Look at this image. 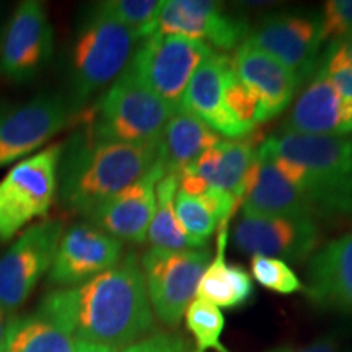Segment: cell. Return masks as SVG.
<instances>
[{
    "mask_svg": "<svg viewBox=\"0 0 352 352\" xmlns=\"http://www.w3.org/2000/svg\"><path fill=\"white\" fill-rule=\"evenodd\" d=\"M226 104L233 118L250 131H254L259 122L267 121L261 100L240 80L233 70L232 60L226 76Z\"/></svg>",
    "mask_w": 352,
    "mask_h": 352,
    "instance_id": "f1b7e54d",
    "label": "cell"
},
{
    "mask_svg": "<svg viewBox=\"0 0 352 352\" xmlns=\"http://www.w3.org/2000/svg\"><path fill=\"white\" fill-rule=\"evenodd\" d=\"M158 140L124 144L98 140L83 127L63 144L57 191L64 209L83 217L135 183L155 165Z\"/></svg>",
    "mask_w": 352,
    "mask_h": 352,
    "instance_id": "7a4b0ae2",
    "label": "cell"
},
{
    "mask_svg": "<svg viewBox=\"0 0 352 352\" xmlns=\"http://www.w3.org/2000/svg\"><path fill=\"white\" fill-rule=\"evenodd\" d=\"M10 318L12 316L6 314V311L0 308V352H3V342H6V333H7V327Z\"/></svg>",
    "mask_w": 352,
    "mask_h": 352,
    "instance_id": "8d00e7d4",
    "label": "cell"
},
{
    "mask_svg": "<svg viewBox=\"0 0 352 352\" xmlns=\"http://www.w3.org/2000/svg\"><path fill=\"white\" fill-rule=\"evenodd\" d=\"M233 243L241 253L302 263L316 252L320 228L315 219L270 217L243 212L233 228Z\"/></svg>",
    "mask_w": 352,
    "mask_h": 352,
    "instance_id": "4fadbf2b",
    "label": "cell"
},
{
    "mask_svg": "<svg viewBox=\"0 0 352 352\" xmlns=\"http://www.w3.org/2000/svg\"><path fill=\"white\" fill-rule=\"evenodd\" d=\"M184 314H186V327L196 342L192 352H228L220 341L226 328V316L220 308L202 298H195Z\"/></svg>",
    "mask_w": 352,
    "mask_h": 352,
    "instance_id": "83f0119b",
    "label": "cell"
},
{
    "mask_svg": "<svg viewBox=\"0 0 352 352\" xmlns=\"http://www.w3.org/2000/svg\"><path fill=\"white\" fill-rule=\"evenodd\" d=\"M250 32L245 20L227 15L210 0H166L157 21V33L195 39L220 51L239 47Z\"/></svg>",
    "mask_w": 352,
    "mask_h": 352,
    "instance_id": "9a60e30c",
    "label": "cell"
},
{
    "mask_svg": "<svg viewBox=\"0 0 352 352\" xmlns=\"http://www.w3.org/2000/svg\"><path fill=\"white\" fill-rule=\"evenodd\" d=\"M252 272L254 279L263 287L270 289L272 292L290 296V294L305 290V285L300 283V279H298L292 267L283 259L271 256H253Z\"/></svg>",
    "mask_w": 352,
    "mask_h": 352,
    "instance_id": "f546056e",
    "label": "cell"
},
{
    "mask_svg": "<svg viewBox=\"0 0 352 352\" xmlns=\"http://www.w3.org/2000/svg\"><path fill=\"white\" fill-rule=\"evenodd\" d=\"M316 72L328 77L342 95L352 98V64L346 57L344 51L341 50L340 44L327 46Z\"/></svg>",
    "mask_w": 352,
    "mask_h": 352,
    "instance_id": "d6a6232c",
    "label": "cell"
},
{
    "mask_svg": "<svg viewBox=\"0 0 352 352\" xmlns=\"http://www.w3.org/2000/svg\"><path fill=\"white\" fill-rule=\"evenodd\" d=\"M338 349V341L334 336H324L311 342L310 346H307L305 349L298 352H336Z\"/></svg>",
    "mask_w": 352,
    "mask_h": 352,
    "instance_id": "e575fe53",
    "label": "cell"
},
{
    "mask_svg": "<svg viewBox=\"0 0 352 352\" xmlns=\"http://www.w3.org/2000/svg\"><path fill=\"white\" fill-rule=\"evenodd\" d=\"M54 52V30L38 0H23L0 34V77L25 85L41 76Z\"/></svg>",
    "mask_w": 352,
    "mask_h": 352,
    "instance_id": "9c48e42d",
    "label": "cell"
},
{
    "mask_svg": "<svg viewBox=\"0 0 352 352\" xmlns=\"http://www.w3.org/2000/svg\"><path fill=\"white\" fill-rule=\"evenodd\" d=\"M284 132L347 138L352 134V98L316 72L294 104Z\"/></svg>",
    "mask_w": 352,
    "mask_h": 352,
    "instance_id": "e0dca14e",
    "label": "cell"
},
{
    "mask_svg": "<svg viewBox=\"0 0 352 352\" xmlns=\"http://www.w3.org/2000/svg\"><path fill=\"white\" fill-rule=\"evenodd\" d=\"M274 352H290V351H287V349H283V351H274Z\"/></svg>",
    "mask_w": 352,
    "mask_h": 352,
    "instance_id": "f35d334b",
    "label": "cell"
},
{
    "mask_svg": "<svg viewBox=\"0 0 352 352\" xmlns=\"http://www.w3.org/2000/svg\"><path fill=\"white\" fill-rule=\"evenodd\" d=\"M74 116L59 94H39L0 108V168L19 164L54 138Z\"/></svg>",
    "mask_w": 352,
    "mask_h": 352,
    "instance_id": "8fae6325",
    "label": "cell"
},
{
    "mask_svg": "<svg viewBox=\"0 0 352 352\" xmlns=\"http://www.w3.org/2000/svg\"><path fill=\"white\" fill-rule=\"evenodd\" d=\"M164 176V166L157 160L142 178L90 210L85 215L88 223L120 241L144 243L157 208V183Z\"/></svg>",
    "mask_w": 352,
    "mask_h": 352,
    "instance_id": "2e32d148",
    "label": "cell"
},
{
    "mask_svg": "<svg viewBox=\"0 0 352 352\" xmlns=\"http://www.w3.org/2000/svg\"><path fill=\"white\" fill-rule=\"evenodd\" d=\"M76 352H118V351L109 349V347H104V346L90 344V342L76 341Z\"/></svg>",
    "mask_w": 352,
    "mask_h": 352,
    "instance_id": "d590c367",
    "label": "cell"
},
{
    "mask_svg": "<svg viewBox=\"0 0 352 352\" xmlns=\"http://www.w3.org/2000/svg\"><path fill=\"white\" fill-rule=\"evenodd\" d=\"M178 192V175H165L157 183V208L147 232L152 248L183 252V250H204V241L192 239L179 223L175 212V197Z\"/></svg>",
    "mask_w": 352,
    "mask_h": 352,
    "instance_id": "d4e9b609",
    "label": "cell"
},
{
    "mask_svg": "<svg viewBox=\"0 0 352 352\" xmlns=\"http://www.w3.org/2000/svg\"><path fill=\"white\" fill-rule=\"evenodd\" d=\"M175 111L126 67L96 101L85 127L98 140L155 142Z\"/></svg>",
    "mask_w": 352,
    "mask_h": 352,
    "instance_id": "5b68a950",
    "label": "cell"
},
{
    "mask_svg": "<svg viewBox=\"0 0 352 352\" xmlns=\"http://www.w3.org/2000/svg\"><path fill=\"white\" fill-rule=\"evenodd\" d=\"M38 314L76 341L124 351L153 328V311L135 253L76 287L46 294Z\"/></svg>",
    "mask_w": 352,
    "mask_h": 352,
    "instance_id": "6da1fadb",
    "label": "cell"
},
{
    "mask_svg": "<svg viewBox=\"0 0 352 352\" xmlns=\"http://www.w3.org/2000/svg\"><path fill=\"white\" fill-rule=\"evenodd\" d=\"M107 15L126 26L144 41L157 33V21L164 0H107L96 3Z\"/></svg>",
    "mask_w": 352,
    "mask_h": 352,
    "instance_id": "4316f807",
    "label": "cell"
},
{
    "mask_svg": "<svg viewBox=\"0 0 352 352\" xmlns=\"http://www.w3.org/2000/svg\"><path fill=\"white\" fill-rule=\"evenodd\" d=\"M63 233L59 220L33 223L0 256V308L6 314L19 310L51 270Z\"/></svg>",
    "mask_w": 352,
    "mask_h": 352,
    "instance_id": "30bf717a",
    "label": "cell"
},
{
    "mask_svg": "<svg viewBox=\"0 0 352 352\" xmlns=\"http://www.w3.org/2000/svg\"><path fill=\"white\" fill-rule=\"evenodd\" d=\"M230 60L227 56L214 51L192 74L184 91L182 108L204 121L219 135L239 140L252 135L254 131L240 124L226 104V76Z\"/></svg>",
    "mask_w": 352,
    "mask_h": 352,
    "instance_id": "ac0fdd59",
    "label": "cell"
},
{
    "mask_svg": "<svg viewBox=\"0 0 352 352\" xmlns=\"http://www.w3.org/2000/svg\"><path fill=\"white\" fill-rule=\"evenodd\" d=\"M210 263V252L204 250L151 248L140 258L152 311L166 327H178L192 302L197 285Z\"/></svg>",
    "mask_w": 352,
    "mask_h": 352,
    "instance_id": "ba28073f",
    "label": "cell"
},
{
    "mask_svg": "<svg viewBox=\"0 0 352 352\" xmlns=\"http://www.w3.org/2000/svg\"><path fill=\"white\" fill-rule=\"evenodd\" d=\"M263 147L305 170V196L316 217L352 215V138L283 132Z\"/></svg>",
    "mask_w": 352,
    "mask_h": 352,
    "instance_id": "277c9868",
    "label": "cell"
},
{
    "mask_svg": "<svg viewBox=\"0 0 352 352\" xmlns=\"http://www.w3.org/2000/svg\"><path fill=\"white\" fill-rule=\"evenodd\" d=\"M256 142L258 139L253 134L252 138L248 135L239 140H222L202 153L191 165V170L209 186L232 192L236 199H240L241 183L256 158L259 148Z\"/></svg>",
    "mask_w": 352,
    "mask_h": 352,
    "instance_id": "cb8c5ba5",
    "label": "cell"
},
{
    "mask_svg": "<svg viewBox=\"0 0 352 352\" xmlns=\"http://www.w3.org/2000/svg\"><path fill=\"white\" fill-rule=\"evenodd\" d=\"M258 50L279 60L300 83L318 70L321 39L320 15L277 13L263 19L246 38Z\"/></svg>",
    "mask_w": 352,
    "mask_h": 352,
    "instance_id": "7c38bea8",
    "label": "cell"
},
{
    "mask_svg": "<svg viewBox=\"0 0 352 352\" xmlns=\"http://www.w3.org/2000/svg\"><path fill=\"white\" fill-rule=\"evenodd\" d=\"M3 352H76V340L39 314L12 316Z\"/></svg>",
    "mask_w": 352,
    "mask_h": 352,
    "instance_id": "484cf974",
    "label": "cell"
},
{
    "mask_svg": "<svg viewBox=\"0 0 352 352\" xmlns=\"http://www.w3.org/2000/svg\"><path fill=\"white\" fill-rule=\"evenodd\" d=\"M63 144L13 165L0 179V241H8L38 217L50 212L57 192Z\"/></svg>",
    "mask_w": 352,
    "mask_h": 352,
    "instance_id": "8992f818",
    "label": "cell"
},
{
    "mask_svg": "<svg viewBox=\"0 0 352 352\" xmlns=\"http://www.w3.org/2000/svg\"><path fill=\"white\" fill-rule=\"evenodd\" d=\"M175 212L182 227L192 239L208 243V239L219 228L217 220L196 197L176 192Z\"/></svg>",
    "mask_w": 352,
    "mask_h": 352,
    "instance_id": "4dcf8cb0",
    "label": "cell"
},
{
    "mask_svg": "<svg viewBox=\"0 0 352 352\" xmlns=\"http://www.w3.org/2000/svg\"><path fill=\"white\" fill-rule=\"evenodd\" d=\"M121 352H192L183 338L175 334L157 333L144 338Z\"/></svg>",
    "mask_w": 352,
    "mask_h": 352,
    "instance_id": "836d02e7",
    "label": "cell"
},
{
    "mask_svg": "<svg viewBox=\"0 0 352 352\" xmlns=\"http://www.w3.org/2000/svg\"><path fill=\"white\" fill-rule=\"evenodd\" d=\"M222 142L217 132L186 109H176L158 139V164L165 175H179L202 153Z\"/></svg>",
    "mask_w": 352,
    "mask_h": 352,
    "instance_id": "7402d4cb",
    "label": "cell"
},
{
    "mask_svg": "<svg viewBox=\"0 0 352 352\" xmlns=\"http://www.w3.org/2000/svg\"><path fill=\"white\" fill-rule=\"evenodd\" d=\"M232 65L240 80L259 96L266 120L283 113L302 85L287 67L248 39L236 47Z\"/></svg>",
    "mask_w": 352,
    "mask_h": 352,
    "instance_id": "ffe728a7",
    "label": "cell"
},
{
    "mask_svg": "<svg viewBox=\"0 0 352 352\" xmlns=\"http://www.w3.org/2000/svg\"><path fill=\"white\" fill-rule=\"evenodd\" d=\"M338 44H340L341 50L344 51L346 57H347V59H349V63L352 64V36L344 39V41H342V43H338Z\"/></svg>",
    "mask_w": 352,
    "mask_h": 352,
    "instance_id": "74e56055",
    "label": "cell"
},
{
    "mask_svg": "<svg viewBox=\"0 0 352 352\" xmlns=\"http://www.w3.org/2000/svg\"><path fill=\"white\" fill-rule=\"evenodd\" d=\"M122 259V241L91 223H74L57 245L47 283L59 289L76 287L111 270Z\"/></svg>",
    "mask_w": 352,
    "mask_h": 352,
    "instance_id": "5bb4252c",
    "label": "cell"
},
{
    "mask_svg": "<svg viewBox=\"0 0 352 352\" xmlns=\"http://www.w3.org/2000/svg\"><path fill=\"white\" fill-rule=\"evenodd\" d=\"M212 52L195 39L155 33L144 39L127 69L158 98L179 109L192 74Z\"/></svg>",
    "mask_w": 352,
    "mask_h": 352,
    "instance_id": "52a82bcc",
    "label": "cell"
},
{
    "mask_svg": "<svg viewBox=\"0 0 352 352\" xmlns=\"http://www.w3.org/2000/svg\"><path fill=\"white\" fill-rule=\"evenodd\" d=\"M259 171L252 191L245 196L243 212L270 217L315 219V210L302 191L284 178L272 158L258 148Z\"/></svg>",
    "mask_w": 352,
    "mask_h": 352,
    "instance_id": "44dd1931",
    "label": "cell"
},
{
    "mask_svg": "<svg viewBox=\"0 0 352 352\" xmlns=\"http://www.w3.org/2000/svg\"><path fill=\"white\" fill-rule=\"evenodd\" d=\"M323 44H338L352 36V0H328L320 15Z\"/></svg>",
    "mask_w": 352,
    "mask_h": 352,
    "instance_id": "1f68e13d",
    "label": "cell"
},
{
    "mask_svg": "<svg viewBox=\"0 0 352 352\" xmlns=\"http://www.w3.org/2000/svg\"><path fill=\"white\" fill-rule=\"evenodd\" d=\"M228 223L230 220H223L219 226L215 258L206 267L196 292L197 298L212 303L217 308L241 307L253 296V280L248 271L239 264L226 261Z\"/></svg>",
    "mask_w": 352,
    "mask_h": 352,
    "instance_id": "603a6c76",
    "label": "cell"
},
{
    "mask_svg": "<svg viewBox=\"0 0 352 352\" xmlns=\"http://www.w3.org/2000/svg\"><path fill=\"white\" fill-rule=\"evenodd\" d=\"M138 36L96 6L78 21L69 50L67 83L70 109L76 114L87 101L116 80L129 65Z\"/></svg>",
    "mask_w": 352,
    "mask_h": 352,
    "instance_id": "3957f363",
    "label": "cell"
},
{
    "mask_svg": "<svg viewBox=\"0 0 352 352\" xmlns=\"http://www.w3.org/2000/svg\"><path fill=\"white\" fill-rule=\"evenodd\" d=\"M307 280L305 292L316 307L352 316V232L315 252Z\"/></svg>",
    "mask_w": 352,
    "mask_h": 352,
    "instance_id": "d6986e66",
    "label": "cell"
}]
</instances>
